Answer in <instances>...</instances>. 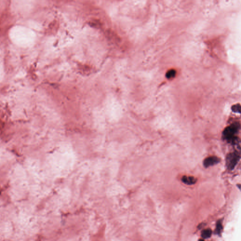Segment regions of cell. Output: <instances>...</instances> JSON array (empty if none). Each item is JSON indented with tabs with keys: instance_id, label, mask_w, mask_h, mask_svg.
I'll list each match as a JSON object with an SVG mask.
<instances>
[{
	"instance_id": "obj_7",
	"label": "cell",
	"mask_w": 241,
	"mask_h": 241,
	"mask_svg": "<svg viewBox=\"0 0 241 241\" xmlns=\"http://www.w3.org/2000/svg\"><path fill=\"white\" fill-rule=\"evenodd\" d=\"M232 110L233 112H236V113H240V105H235L232 108Z\"/></svg>"
},
{
	"instance_id": "obj_9",
	"label": "cell",
	"mask_w": 241,
	"mask_h": 241,
	"mask_svg": "<svg viewBox=\"0 0 241 241\" xmlns=\"http://www.w3.org/2000/svg\"><path fill=\"white\" fill-rule=\"evenodd\" d=\"M203 241V240H202V239H201V240H200V241Z\"/></svg>"
},
{
	"instance_id": "obj_6",
	"label": "cell",
	"mask_w": 241,
	"mask_h": 241,
	"mask_svg": "<svg viewBox=\"0 0 241 241\" xmlns=\"http://www.w3.org/2000/svg\"><path fill=\"white\" fill-rule=\"evenodd\" d=\"M211 230L210 229H206L202 232V236L203 238H209L211 236Z\"/></svg>"
},
{
	"instance_id": "obj_1",
	"label": "cell",
	"mask_w": 241,
	"mask_h": 241,
	"mask_svg": "<svg viewBox=\"0 0 241 241\" xmlns=\"http://www.w3.org/2000/svg\"><path fill=\"white\" fill-rule=\"evenodd\" d=\"M240 125L238 123L233 124L226 128L223 132L224 137L228 141H235V134L239 130Z\"/></svg>"
},
{
	"instance_id": "obj_5",
	"label": "cell",
	"mask_w": 241,
	"mask_h": 241,
	"mask_svg": "<svg viewBox=\"0 0 241 241\" xmlns=\"http://www.w3.org/2000/svg\"><path fill=\"white\" fill-rule=\"evenodd\" d=\"M106 35L108 38L111 41H114H114L115 42L119 41V37L112 30H109V31L108 30L106 33Z\"/></svg>"
},
{
	"instance_id": "obj_2",
	"label": "cell",
	"mask_w": 241,
	"mask_h": 241,
	"mask_svg": "<svg viewBox=\"0 0 241 241\" xmlns=\"http://www.w3.org/2000/svg\"><path fill=\"white\" fill-rule=\"evenodd\" d=\"M239 156L237 153H230L227 158V166L231 170L233 169L239 160Z\"/></svg>"
},
{
	"instance_id": "obj_3",
	"label": "cell",
	"mask_w": 241,
	"mask_h": 241,
	"mask_svg": "<svg viewBox=\"0 0 241 241\" xmlns=\"http://www.w3.org/2000/svg\"><path fill=\"white\" fill-rule=\"evenodd\" d=\"M219 161L220 160L218 157L216 156H210L205 159L203 164L205 167H208L218 164Z\"/></svg>"
},
{
	"instance_id": "obj_8",
	"label": "cell",
	"mask_w": 241,
	"mask_h": 241,
	"mask_svg": "<svg viewBox=\"0 0 241 241\" xmlns=\"http://www.w3.org/2000/svg\"><path fill=\"white\" fill-rule=\"evenodd\" d=\"M222 229V224L220 223V222H218L217 225L216 231L217 234H220V232L221 231V230Z\"/></svg>"
},
{
	"instance_id": "obj_4",
	"label": "cell",
	"mask_w": 241,
	"mask_h": 241,
	"mask_svg": "<svg viewBox=\"0 0 241 241\" xmlns=\"http://www.w3.org/2000/svg\"><path fill=\"white\" fill-rule=\"evenodd\" d=\"M182 181L187 185H193L197 182V180L193 177L184 176L182 178Z\"/></svg>"
}]
</instances>
